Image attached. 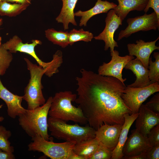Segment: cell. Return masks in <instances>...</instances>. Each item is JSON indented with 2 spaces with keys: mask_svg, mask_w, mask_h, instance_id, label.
I'll use <instances>...</instances> for the list:
<instances>
[{
  "mask_svg": "<svg viewBox=\"0 0 159 159\" xmlns=\"http://www.w3.org/2000/svg\"><path fill=\"white\" fill-rule=\"evenodd\" d=\"M152 147L147 137L143 135L136 129H133L125 143L122 153L126 157L146 153Z\"/></svg>",
  "mask_w": 159,
  "mask_h": 159,
  "instance_id": "7c38bea8",
  "label": "cell"
},
{
  "mask_svg": "<svg viewBox=\"0 0 159 159\" xmlns=\"http://www.w3.org/2000/svg\"><path fill=\"white\" fill-rule=\"evenodd\" d=\"M13 59L12 53L5 49L2 44L0 47V76L5 74Z\"/></svg>",
  "mask_w": 159,
  "mask_h": 159,
  "instance_id": "83f0119b",
  "label": "cell"
},
{
  "mask_svg": "<svg viewBox=\"0 0 159 159\" xmlns=\"http://www.w3.org/2000/svg\"><path fill=\"white\" fill-rule=\"evenodd\" d=\"M93 38V34L89 31H85L82 29H73L69 32V45H72L75 42L81 41L90 42Z\"/></svg>",
  "mask_w": 159,
  "mask_h": 159,
  "instance_id": "d4e9b609",
  "label": "cell"
},
{
  "mask_svg": "<svg viewBox=\"0 0 159 159\" xmlns=\"http://www.w3.org/2000/svg\"><path fill=\"white\" fill-rule=\"evenodd\" d=\"M0 98L6 103L8 115L12 118H15L26 111L21 105L23 96L14 94L9 91L3 85L0 79Z\"/></svg>",
  "mask_w": 159,
  "mask_h": 159,
  "instance_id": "2e32d148",
  "label": "cell"
},
{
  "mask_svg": "<svg viewBox=\"0 0 159 159\" xmlns=\"http://www.w3.org/2000/svg\"><path fill=\"white\" fill-rule=\"evenodd\" d=\"M32 41L31 43H24L18 36L15 35L2 45L5 49L11 53L19 52L30 55L35 60L39 65L46 70L45 74L46 75H52L57 70L59 65L58 61L55 58H53L49 62L43 61L37 56L35 51V47L41 44L42 42L37 39H34Z\"/></svg>",
  "mask_w": 159,
  "mask_h": 159,
  "instance_id": "52a82bcc",
  "label": "cell"
},
{
  "mask_svg": "<svg viewBox=\"0 0 159 159\" xmlns=\"http://www.w3.org/2000/svg\"><path fill=\"white\" fill-rule=\"evenodd\" d=\"M159 37L155 40L145 42L141 39L136 41V44L129 43L127 44L129 55L135 56L148 69L149 61L151 54L155 50H159V47L155 45Z\"/></svg>",
  "mask_w": 159,
  "mask_h": 159,
  "instance_id": "4fadbf2b",
  "label": "cell"
},
{
  "mask_svg": "<svg viewBox=\"0 0 159 159\" xmlns=\"http://www.w3.org/2000/svg\"><path fill=\"white\" fill-rule=\"evenodd\" d=\"M48 126L51 135L54 138L76 143L95 136L96 130L89 125L69 124L62 120L50 117L48 119Z\"/></svg>",
  "mask_w": 159,
  "mask_h": 159,
  "instance_id": "277c9868",
  "label": "cell"
},
{
  "mask_svg": "<svg viewBox=\"0 0 159 159\" xmlns=\"http://www.w3.org/2000/svg\"><path fill=\"white\" fill-rule=\"evenodd\" d=\"M117 5L113 2L106 0H97L95 5L91 9L85 11L79 10L74 13V15L81 17L80 26H86L87 21L92 16L97 14L107 13L110 10L114 9Z\"/></svg>",
  "mask_w": 159,
  "mask_h": 159,
  "instance_id": "ac0fdd59",
  "label": "cell"
},
{
  "mask_svg": "<svg viewBox=\"0 0 159 159\" xmlns=\"http://www.w3.org/2000/svg\"><path fill=\"white\" fill-rule=\"evenodd\" d=\"M11 132L7 130L2 125L0 126V149L8 153H13L14 151L13 146L11 145L8 139L11 136Z\"/></svg>",
  "mask_w": 159,
  "mask_h": 159,
  "instance_id": "4316f807",
  "label": "cell"
},
{
  "mask_svg": "<svg viewBox=\"0 0 159 159\" xmlns=\"http://www.w3.org/2000/svg\"><path fill=\"white\" fill-rule=\"evenodd\" d=\"M147 137L151 146L159 144V124L151 129Z\"/></svg>",
  "mask_w": 159,
  "mask_h": 159,
  "instance_id": "f546056e",
  "label": "cell"
},
{
  "mask_svg": "<svg viewBox=\"0 0 159 159\" xmlns=\"http://www.w3.org/2000/svg\"><path fill=\"white\" fill-rule=\"evenodd\" d=\"M159 91V82H158L142 87H126L121 97L132 114H135L138 112L140 106L148 97Z\"/></svg>",
  "mask_w": 159,
  "mask_h": 159,
  "instance_id": "ba28073f",
  "label": "cell"
},
{
  "mask_svg": "<svg viewBox=\"0 0 159 159\" xmlns=\"http://www.w3.org/2000/svg\"><path fill=\"white\" fill-rule=\"evenodd\" d=\"M3 106V105H0V108H1L2 106ZM4 120V118L2 116L0 117V122H2Z\"/></svg>",
  "mask_w": 159,
  "mask_h": 159,
  "instance_id": "74e56055",
  "label": "cell"
},
{
  "mask_svg": "<svg viewBox=\"0 0 159 159\" xmlns=\"http://www.w3.org/2000/svg\"><path fill=\"white\" fill-rule=\"evenodd\" d=\"M47 38L55 44L64 48L69 45V32L57 31L53 28L49 29L45 31Z\"/></svg>",
  "mask_w": 159,
  "mask_h": 159,
  "instance_id": "603a6c76",
  "label": "cell"
},
{
  "mask_svg": "<svg viewBox=\"0 0 159 159\" xmlns=\"http://www.w3.org/2000/svg\"><path fill=\"white\" fill-rule=\"evenodd\" d=\"M118 4L113 9L123 21L131 11H143L148 0H117Z\"/></svg>",
  "mask_w": 159,
  "mask_h": 159,
  "instance_id": "ffe728a7",
  "label": "cell"
},
{
  "mask_svg": "<svg viewBox=\"0 0 159 159\" xmlns=\"http://www.w3.org/2000/svg\"><path fill=\"white\" fill-rule=\"evenodd\" d=\"M139 115V113L131 114H126L124 115V122L120 134L117 144L112 151L111 159H121L124 156L122 150L127 138L130 129Z\"/></svg>",
  "mask_w": 159,
  "mask_h": 159,
  "instance_id": "d6986e66",
  "label": "cell"
},
{
  "mask_svg": "<svg viewBox=\"0 0 159 159\" xmlns=\"http://www.w3.org/2000/svg\"><path fill=\"white\" fill-rule=\"evenodd\" d=\"M29 71L30 78L24 90L23 100L27 104L28 110H33L44 105L46 102L42 92L43 87L42 79L47 70L40 65L34 64L28 59L24 58Z\"/></svg>",
  "mask_w": 159,
  "mask_h": 159,
  "instance_id": "5b68a950",
  "label": "cell"
},
{
  "mask_svg": "<svg viewBox=\"0 0 159 159\" xmlns=\"http://www.w3.org/2000/svg\"><path fill=\"white\" fill-rule=\"evenodd\" d=\"M13 153H8L0 149V159H15Z\"/></svg>",
  "mask_w": 159,
  "mask_h": 159,
  "instance_id": "836d02e7",
  "label": "cell"
},
{
  "mask_svg": "<svg viewBox=\"0 0 159 159\" xmlns=\"http://www.w3.org/2000/svg\"><path fill=\"white\" fill-rule=\"evenodd\" d=\"M128 26L124 30H121L117 40L127 38L132 34L140 31H147L151 30L159 29V19L154 12L149 14L144 15L127 19Z\"/></svg>",
  "mask_w": 159,
  "mask_h": 159,
  "instance_id": "9c48e42d",
  "label": "cell"
},
{
  "mask_svg": "<svg viewBox=\"0 0 159 159\" xmlns=\"http://www.w3.org/2000/svg\"><path fill=\"white\" fill-rule=\"evenodd\" d=\"M29 5L28 4H11L1 1L0 2V15L15 16L25 10Z\"/></svg>",
  "mask_w": 159,
  "mask_h": 159,
  "instance_id": "cb8c5ba5",
  "label": "cell"
},
{
  "mask_svg": "<svg viewBox=\"0 0 159 159\" xmlns=\"http://www.w3.org/2000/svg\"><path fill=\"white\" fill-rule=\"evenodd\" d=\"M122 125L103 124L96 130L95 137L100 144L113 151L117 144Z\"/></svg>",
  "mask_w": 159,
  "mask_h": 159,
  "instance_id": "5bb4252c",
  "label": "cell"
},
{
  "mask_svg": "<svg viewBox=\"0 0 159 159\" xmlns=\"http://www.w3.org/2000/svg\"><path fill=\"white\" fill-rule=\"evenodd\" d=\"M145 105L153 112L159 113V93L155 95Z\"/></svg>",
  "mask_w": 159,
  "mask_h": 159,
  "instance_id": "4dcf8cb0",
  "label": "cell"
},
{
  "mask_svg": "<svg viewBox=\"0 0 159 159\" xmlns=\"http://www.w3.org/2000/svg\"><path fill=\"white\" fill-rule=\"evenodd\" d=\"M122 21L118 16L113 9L109 10L105 18V26L103 31L98 35L94 37L96 40H103L105 43L104 50L110 48L111 56L114 52L115 47H118L117 43L114 39L115 32L120 25L122 24Z\"/></svg>",
  "mask_w": 159,
  "mask_h": 159,
  "instance_id": "30bf717a",
  "label": "cell"
},
{
  "mask_svg": "<svg viewBox=\"0 0 159 159\" xmlns=\"http://www.w3.org/2000/svg\"><path fill=\"white\" fill-rule=\"evenodd\" d=\"M77 95L70 91L57 92L53 97L48 115L49 117L59 119L65 121H73L81 125L88 123L87 120L82 111L72 103L75 101Z\"/></svg>",
  "mask_w": 159,
  "mask_h": 159,
  "instance_id": "7a4b0ae2",
  "label": "cell"
},
{
  "mask_svg": "<svg viewBox=\"0 0 159 159\" xmlns=\"http://www.w3.org/2000/svg\"><path fill=\"white\" fill-rule=\"evenodd\" d=\"M62 6L61 11L56 18L58 23L63 24L64 30L69 29V24L71 23L74 26L77 24L75 19L74 9L78 0H61Z\"/></svg>",
  "mask_w": 159,
  "mask_h": 159,
  "instance_id": "44dd1931",
  "label": "cell"
},
{
  "mask_svg": "<svg viewBox=\"0 0 159 159\" xmlns=\"http://www.w3.org/2000/svg\"><path fill=\"white\" fill-rule=\"evenodd\" d=\"M124 68L131 70L136 77L134 82L127 87L139 88L147 87L150 84L148 76L149 70L137 58L129 62Z\"/></svg>",
  "mask_w": 159,
  "mask_h": 159,
  "instance_id": "e0dca14e",
  "label": "cell"
},
{
  "mask_svg": "<svg viewBox=\"0 0 159 159\" xmlns=\"http://www.w3.org/2000/svg\"><path fill=\"white\" fill-rule=\"evenodd\" d=\"M1 0H0V2L1 1Z\"/></svg>",
  "mask_w": 159,
  "mask_h": 159,
  "instance_id": "60d3db41",
  "label": "cell"
},
{
  "mask_svg": "<svg viewBox=\"0 0 159 159\" xmlns=\"http://www.w3.org/2000/svg\"><path fill=\"white\" fill-rule=\"evenodd\" d=\"M1 41V37L0 36V47H1L2 45Z\"/></svg>",
  "mask_w": 159,
  "mask_h": 159,
  "instance_id": "ab89813d",
  "label": "cell"
},
{
  "mask_svg": "<svg viewBox=\"0 0 159 159\" xmlns=\"http://www.w3.org/2000/svg\"><path fill=\"white\" fill-rule=\"evenodd\" d=\"M100 143L95 137L76 143L74 152L85 159H89L97 148Z\"/></svg>",
  "mask_w": 159,
  "mask_h": 159,
  "instance_id": "7402d4cb",
  "label": "cell"
},
{
  "mask_svg": "<svg viewBox=\"0 0 159 159\" xmlns=\"http://www.w3.org/2000/svg\"><path fill=\"white\" fill-rule=\"evenodd\" d=\"M153 57L155 60L154 62L152 60L151 57L149 61L148 76L150 84L159 82V53L154 52Z\"/></svg>",
  "mask_w": 159,
  "mask_h": 159,
  "instance_id": "484cf974",
  "label": "cell"
},
{
  "mask_svg": "<svg viewBox=\"0 0 159 159\" xmlns=\"http://www.w3.org/2000/svg\"><path fill=\"white\" fill-rule=\"evenodd\" d=\"M32 0H1V1H5L8 2H15L16 3L21 4H31Z\"/></svg>",
  "mask_w": 159,
  "mask_h": 159,
  "instance_id": "e575fe53",
  "label": "cell"
},
{
  "mask_svg": "<svg viewBox=\"0 0 159 159\" xmlns=\"http://www.w3.org/2000/svg\"><path fill=\"white\" fill-rule=\"evenodd\" d=\"M3 23V20L2 19H0V26Z\"/></svg>",
  "mask_w": 159,
  "mask_h": 159,
  "instance_id": "f35d334b",
  "label": "cell"
},
{
  "mask_svg": "<svg viewBox=\"0 0 159 159\" xmlns=\"http://www.w3.org/2000/svg\"><path fill=\"white\" fill-rule=\"evenodd\" d=\"M145 154L146 159H159V144L152 146Z\"/></svg>",
  "mask_w": 159,
  "mask_h": 159,
  "instance_id": "1f68e13d",
  "label": "cell"
},
{
  "mask_svg": "<svg viewBox=\"0 0 159 159\" xmlns=\"http://www.w3.org/2000/svg\"><path fill=\"white\" fill-rule=\"evenodd\" d=\"M31 140L28 146V150L42 152L52 159H68L76 144L67 141L56 143L53 139L47 141L39 135L32 137Z\"/></svg>",
  "mask_w": 159,
  "mask_h": 159,
  "instance_id": "8992f818",
  "label": "cell"
},
{
  "mask_svg": "<svg viewBox=\"0 0 159 159\" xmlns=\"http://www.w3.org/2000/svg\"><path fill=\"white\" fill-rule=\"evenodd\" d=\"M76 78L77 97L75 102L96 130L103 124L120 125L124 115L131 114L121 97L126 86L113 77L102 76L82 68Z\"/></svg>",
  "mask_w": 159,
  "mask_h": 159,
  "instance_id": "6da1fadb",
  "label": "cell"
},
{
  "mask_svg": "<svg viewBox=\"0 0 159 159\" xmlns=\"http://www.w3.org/2000/svg\"><path fill=\"white\" fill-rule=\"evenodd\" d=\"M112 151L100 144L89 159H111Z\"/></svg>",
  "mask_w": 159,
  "mask_h": 159,
  "instance_id": "f1b7e54d",
  "label": "cell"
},
{
  "mask_svg": "<svg viewBox=\"0 0 159 159\" xmlns=\"http://www.w3.org/2000/svg\"><path fill=\"white\" fill-rule=\"evenodd\" d=\"M119 54L118 51L114 50L111 60L107 63L103 62L99 67L98 74L102 76L114 77L125 84L124 82L127 79L122 78V70L129 62L134 59V57L129 55L121 57Z\"/></svg>",
  "mask_w": 159,
  "mask_h": 159,
  "instance_id": "8fae6325",
  "label": "cell"
},
{
  "mask_svg": "<svg viewBox=\"0 0 159 159\" xmlns=\"http://www.w3.org/2000/svg\"><path fill=\"white\" fill-rule=\"evenodd\" d=\"M52 99L50 97L43 105L33 110L26 109L18 116L19 125L29 136L39 135L47 140L51 139L48 132L47 116Z\"/></svg>",
  "mask_w": 159,
  "mask_h": 159,
  "instance_id": "3957f363",
  "label": "cell"
},
{
  "mask_svg": "<svg viewBox=\"0 0 159 159\" xmlns=\"http://www.w3.org/2000/svg\"><path fill=\"white\" fill-rule=\"evenodd\" d=\"M135 120L136 129L143 135L147 137L151 129L159 124V113H155L142 104Z\"/></svg>",
  "mask_w": 159,
  "mask_h": 159,
  "instance_id": "9a60e30c",
  "label": "cell"
},
{
  "mask_svg": "<svg viewBox=\"0 0 159 159\" xmlns=\"http://www.w3.org/2000/svg\"><path fill=\"white\" fill-rule=\"evenodd\" d=\"M145 153L141 154L138 155L130 156L126 157L124 156L122 159H146Z\"/></svg>",
  "mask_w": 159,
  "mask_h": 159,
  "instance_id": "d590c367",
  "label": "cell"
},
{
  "mask_svg": "<svg viewBox=\"0 0 159 159\" xmlns=\"http://www.w3.org/2000/svg\"><path fill=\"white\" fill-rule=\"evenodd\" d=\"M150 8L154 10L159 19V0H148L147 4L143 11L146 13Z\"/></svg>",
  "mask_w": 159,
  "mask_h": 159,
  "instance_id": "d6a6232c",
  "label": "cell"
},
{
  "mask_svg": "<svg viewBox=\"0 0 159 159\" xmlns=\"http://www.w3.org/2000/svg\"><path fill=\"white\" fill-rule=\"evenodd\" d=\"M68 159H85L82 156L78 155L75 153L73 150L69 155Z\"/></svg>",
  "mask_w": 159,
  "mask_h": 159,
  "instance_id": "8d00e7d4",
  "label": "cell"
}]
</instances>
